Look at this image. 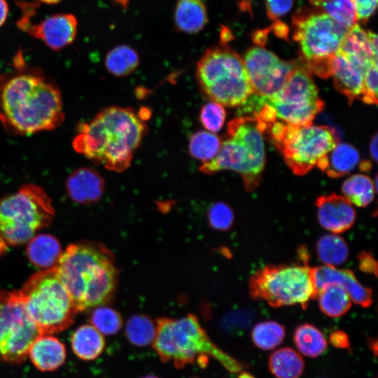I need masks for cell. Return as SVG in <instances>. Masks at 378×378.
<instances>
[{"mask_svg":"<svg viewBox=\"0 0 378 378\" xmlns=\"http://www.w3.org/2000/svg\"><path fill=\"white\" fill-rule=\"evenodd\" d=\"M90 321L100 333L106 335L118 332L122 326V318L115 310L104 306H98L92 312Z\"/></svg>","mask_w":378,"mask_h":378,"instance_id":"cell-35","label":"cell"},{"mask_svg":"<svg viewBox=\"0 0 378 378\" xmlns=\"http://www.w3.org/2000/svg\"><path fill=\"white\" fill-rule=\"evenodd\" d=\"M368 66L339 51L332 58L331 76L335 87L350 104L362 95L365 72Z\"/></svg>","mask_w":378,"mask_h":378,"instance_id":"cell-18","label":"cell"},{"mask_svg":"<svg viewBox=\"0 0 378 378\" xmlns=\"http://www.w3.org/2000/svg\"><path fill=\"white\" fill-rule=\"evenodd\" d=\"M55 210L47 193L34 184H25L0 200V254L8 246L27 243L49 226Z\"/></svg>","mask_w":378,"mask_h":378,"instance_id":"cell-7","label":"cell"},{"mask_svg":"<svg viewBox=\"0 0 378 378\" xmlns=\"http://www.w3.org/2000/svg\"><path fill=\"white\" fill-rule=\"evenodd\" d=\"M222 139L209 131H197L189 139L188 152L196 160L206 162L218 154Z\"/></svg>","mask_w":378,"mask_h":378,"instance_id":"cell-31","label":"cell"},{"mask_svg":"<svg viewBox=\"0 0 378 378\" xmlns=\"http://www.w3.org/2000/svg\"><path fill=\"white\" fill-rule=\"evenodd\" d=\"M319 260L326 265L336 267L344 263L349 257V247L344 239L336 234L321 237L316 246Z\"/></svg>","mask_w":378,"mask_h":378,"instance_id":"cell-29","label":"cell"},{"mask_svg":"<svg viewBox=\"0 0 378 378\" xmlns=\"http://www.w3.org/2000/svg\"><path fill=\"white\" fill-rule=\"evenodd\" d=\"M293 341L301 354L311 358L322 355L328 346L322 332L309 323H303L296 328Z\"/></svg>","mask_w":378,"mask_h":378,"instance_id":"cell-27","label":"cell"},{"mask_svg":"<svg viewBox=\"0 0 378 378\" xmlns=\"http://www.w3.org/2000/svg\"><path fill=\"white\" fill-rule=\"evenodd\" d=\"M152 344L162 362H172L177 368L194 363L206 367L210 357L232 373L239 372L244 368L211 341L193 314L177 319L158 318Z\"/></svg>","mask_w":378,"mask_h":378,"instance_id":"cell-4","label":"cell"},{"mask_svg":"<svg viewBox=\"0 0 378 378\" xmlns=\"http://www.w3.org/2000/svg\"><path fill=\"white\" fill-rule=\"evenodd\" d=\"M69 197L78 204L97 202L104 193V181L99 174L90 167L74 171L66 181Z\"/></svg>","mask_w":378,"mask_h":378,"instance_id":"cell-19","label":"cell"},{"mask_svg":"<svg viewBox=\"0 0 378 378\" xmlns=\"http://www.w3.org/2000/svg\"><path fill=\"white\" fill-rule=\"evenodd\" d=\"M268 365L270 372L276 378H299L304 368L301 356L288 347L274 351L270 356Z\"/></svg>","mask_w":378,"mask_h":378,"instance_id":"cell-25","label":"cell"},{"mask_svg":"<svg viewBox=\"0 0 378 378\" xmlns=\"http://www.w3.org/2000/svg\"><path fill=\"white\" fill-rule=\"evenodd\" d=\"M42 335L27 312L19 290H0V360L20 364Z\"/></svg>","mask_w":378,"mask_h":378,"instance_id":"cell-13","label":"cell"},{"mask_svg":"<svg viewBox=\"0 0 378 378\" xmlns=\"http://www.w3.org/2000/svg\"><path fill=\"white\" fill-rule=\"evenodd\" d=\"M372 180L363 174H354L346 178L342 184L344 197L351 204L360 207L368 206L374 195Z\"/></svg>","mask_w":378,"mask_h":378,"instance_id":"cell-30","label":"cell"},{"mask_svg":"<svg viewBox=\"0 0 378 378\" xmlns=\"http://www.w3.org/2000/svg\"><path fill=\"white\" fill-rule=\"evenodd\" d=\"M311 274L317 295L324 286L337 284L347 292L356 304L367 308L372 302V290L360 284L351 270L325 265L311 268Z\"/></svg>","mask_w":378,"mask_h":378,"instance_id":"cell-16","label":"cell"},{"mask_svg":"<svg viewBox=\"0 0 378 378\" xmlns=\"http://www.w3.org/2000/svg\"><path fill=\"white\" fill-rule=\"evenodd\" d=\"M293 23V38L300 46L303 66L323 78L331 76L332 58L349 29L318 9L300 10Z\"/></svg>","mask_w":378,"mask_h":378,"instance_id":"cell-9","label":"cell"},{"mask_svg":"<svg viewBox=\"0 0 378 378\" xmlns=\"http://www.w3.org/2000/svg\"><path fill=\"white\" fill-rule=\"evenodd\" d=\"M117 3L120 4L122 6H125L130 0H115Z\"/></svg>","mask_w":378,"mask_h":378,"instance_id":"cell-50","label":"cell"},{"mask_svg":"<svg viewBox=\"0 0 378 378\" xmlns=\"http://www.w3.org/2000/svg\"><path fill=\"white\" fill-rule=\"evenodd\" d=\"M317 218L320 225L328 231L341 233L354 223L356 211L352 204L344 196L332 193L316 200Z\"/></svg>","mask_w":378,"mask_h":378,"instance_id":"cell-17","label":"cell"},{"mask_svg":"<svg viewBox=\"0 0 378 378\" xmlns=\"http://www.w3.org/2000/svg\"><path fill=\"white\" fill-rule=\"evenodd\" d=\"M156 332V325L146 315L135 314L130 317L125 326V335L133 345L145 346L153 343Z\"/></svg>","mask_w":378,"mask_h":378,"instance_id":"cell-33","label":"cell"},{"mask_svg":"<svg viewBox=\"0 0 378 378\" xmlns=\"http://www.w3.org/2000/svg\"><path fill=\"white\" fill-rule=\"evenodd\" d=\"M285 335L283 325L274 321H266L254 326L251 339L258 348L267 351L279 346L284 341Z\"/></svg>","mask_w":378,"mask_h":378,"instance_id":"cell-34","label":"cell"},{"mask_svg":"<svg viewBox=\"0 0 378 378\" xmlns=\"http://www.w3.org/2000/svg\"><path fill=\"white\" fill-rule=\"evenodd\" d=\"M226 118L224 106L213 102L203 105L199 114V120L209 132H218L223 127Z\"/></svg>","mask_w":378,"mask_h":378,"instance_id":"cell-36","label":"cell"},{"mask_svg":"<svg viewBox=\"0 0 378 378\" xmlns=\"http://www.w3.org/2000/svg\"><path fill=\"white\" fill-rule=\"evenodd\" d=\"M359 268L362 272L377 276V264L373 256L365 251L358 255Z\"/></svg>","mask_w":378,"mask_h":378,"instance_id":"cell-42","label":"cell"},{"mask_svg":"<svg viewBox=\"0 0 378 378\" xmlns=\"http://www.w3.org/2000/svg\"><path fill=\"white\" fill-rule=\"evenodd\" d=\"M56 268L78 313L107 303L114 293L118 272L109 251L99 244L69 245Z\"/></svg>","mask_w":378,"mask_h":378,"instance_id":"cell-3","label":"cell"},{"mask_svg":"<svg viewBox=\"0 0 378 378\" xmlns=\"http://www.w3.org/2000/svg\"><path fill=\"white\" fill-rule=\"evenodd\" d=\"M27 246V255L34 266L43 270L55 267L62 254L59 240L49 234H39L32 237Z\"/></svg>","mask_w":378,"mask_h":378,"instance_id":"cell-21","label":"cell"},{"mask_svg":"<svg viewBox=\"0 0 378 378\" xmlns=\"http://www.w3.org/2000/svg\"><path fill=\"white\" fill-rule=\"evenodd\" d=\"M243 61L254 94L265 98L279 93L298 65L297 62L280 59L262 47L249 49Z\"/></svg>","mask_w":378,"mask_h":378,"instance_id":"cell-14","label":"cell"},{"mask_svg":"<svg viewBox=\"0 0 378 378\" xmlns=\"http://www.w3.org/2000/svg\"><path fill=\"white\" fill-rule=\"evenodd\" d=\"M294 0H266L267 16L271 20H277L285 15L292 8Z\"/></svg>","mask_w":378,"mask_h":378,"instance_id":"cell-39","label":"cell"},{"mask_svg":"<svg viewBox=\"0 0 378 378\" xmlns=\"http://www.w3.org/2000/svg\"><path fill=\"white\" fill-rule=\"evenodd\" d=\"M274 31L278 36H283L284 38L287 36L288 28L283 23L278 22L276 23Z\"/></svg>","mask_w":378,"mask_h":378,"instance_id":"cell-46","label":"cell"},{"mask_svg":"<svg viewBox=\"0 0 378 378\" xmlns=\"http://www.w3.org/2000/svg\"><path fill=\"white\" fill-rule=\"evenodd\" d=\"M176 29L186 34L202 31L208 22L206 6L202 0H178L174 12Z\"/></svg>","mask_w":378,"mask_h":378,"instance_id":"cell-22","label":"cell"},{"mask_svg":"<svg viewBox=\"0 0 378 378\" xmlns=\"http://www.w3.org/2000/svg\"><path fill=\"white\" fill-rule=\"evenodd\" d=\"M8 6L6 0H0V27L2 26L7 19Z\"/></svg>","mask_w":378,"mask_h":378,"instance_id":"cell-44","label":"cell"},{"mask_svg":"<svg viewBox=\"0 0 378 378\" xmlns=\"http://www.w3.org/2000/svg\"><path fill=\"white\" fill-rule=\"evenodd\" d=\"M104 64L111 74L122 77L136 70L139 64V57L130 46L120 45L109 50L106 55Z\"/></svg>","mask_w":378,"mask_h":378,"instance_id":"cell-28","label":"cell"},{"mask_svg":"<svg viewBox=\"0 0 378 378\" xmlns=\"http://www.w3.org/2000/svg\"><path fill=\"white\" fill-rule=\"evenodd\" d=\"M141 378H159V377L155 376V375L148 374V375L144 376V377H142Z\"/></svg>","mask_w":378,"mask_h":378,"instance_id":"cell-51","label":"cell"},{"mask_svg":"<svg viewBox=\"0 0 378 378\" xmlns=\"http://www.w3.org/2000/svg\"><path fill=\"white\" fill-rule=\"evenodd\" d=\"M71 344L76 356L83 360L90 361L102 354L105 347V340L94 326L85 324L74 332Z\"/></svg>","mask_w":378,"mask_h":378,"instance_id":"cell-24","label":"cell"},{"mask_svg":"<svg viewBox=\"0 0 378 378\" xmlns=\"http://www.w3.org/2000/svg\"><path fill=\"white\" fill-rule=\"evenodd\" d=\"M37 3H44L47 4H55L60 2L62 0H35Z\"/></svg>","mask_w":378,"mask_h":378,"instance_id":"cell-48","label":"cell"},{"mask_svg":"<svg viewBox=\"0 0 378 378\" xmlns=\"http://www.w3.org/2000/svg\"><path fill=\"white\" fill-rule=\"evenodd\" d=\"M355 8L357 20L367 21L374 13L377 0H351Z\"/></svg>","mask_w":378,"mask_h":378,"instance_id":"cell-40","label":"cell"},{"mask_svg":"<svg viewBox=\"0 0 378 378\" xmlns=\"http://www.w3.org/2000/svg\"><path fill=\"white\" fill-rule=\"evenodd\" d=\"M17 25L53 50H60L72 43L78 30L76 18L69 13L55 14L38 24L29 20Z\"/></svg>","mask_w":378,"mask_h":378,"instance_id":"cell-15","label":"cell"},{"mask_svg":"<svg viewBox=\"0 0 378 378\" xmlns=\"http://www.w3.org/2000/svg\"><path fill=\"white\" fill-rule=\"evenodd\" d=\"M370 151L372 159L374 161L377 160L378 155V137L376 134L372 139L370 144Z\"/></svg>","mask_w":378,"mask_h":378,"instance_id":"cell-45","label":"cell"},{"mask_svg":"<svg viewBox=\"0 0 378 378\" xmlns=\"http://www.w3.org/2000/svg\"><path fill=\"white\" fill-rule=\"evenodd\" d=\"M267 132L281 152L285 162L298 176L309 172L337 145L332 130L312 124L297 126L276 120L267 125Z\"/></svg>","mask_w":378,"mask_h":378,"instance_id":"cell-10","label":"cell"},{"mask_svg":"<svg viewBox=\"0 0 378 378\" xmlns=\"http://www.w3.org/2000/svg\"><path fill=\"white\" fill-rule=\"evenodd\" d=\"M360 161L358 150L346 144H337L335 147L318 164L317 167L330 177L335 178L353 171Z\"/></svg>","mask_w":378,"mask_h":378,"instance_id":"cell-23","label":"cell"},{"mask_svg":"<svg viewBox=\"0 0 378 378\" xmlns=\"http://www.w3.org/2000/svg\"><path fill=\"white\" fill-rule=\"evenodd\" d=\"M238 378H255L251 374L247 372H241L238 375Z\"/></svg>","mask_w":378,"mask_h":378,"instance_id":"cell-49","label":"cell"},{"mask_svg":"<svg viewBox=\"0 0 378 378\" xmlns=\"http://www.w3.org/2000/svg\"><path fill=\"white\" fill-rule=\"evenodd\" d=\"M316 298L321 311L330 317H340L351 307L350 296L342 287L337 284L324 286L318 291Z\"/></svg>","mask_w":378,"mask_h":378,"instance_id":"cell-26","label":"cell"},{"mask_svg":"<svg viewBox=\"0 0 378 378\" xmlns=\"http://www.w3.org/2000/svg\"><path fill=\"white\" fill-rule=\"evenodd\" d=\"M28 356L39 370L53 371L65 362L66 348L57 337L42 334L30 346Z\"/></svg>","mask_w":378,"mask_h":378,"instance_id":"cell-20","label":"cell"},{"mask_svg":"<svg viewBox=\"0 0 378 378\" xmlns=\"http://www.w3.org/2000/svg\"><path fill=\"white\" fill-rule=\"evenodd\" d=\"M265 164L262 134L252 116H239L227 125V133L214 158L204 162L201 172L211 174L222 170L237 172L247 191L260 183Z\"/></svg>","mask_w":378,"mask_h":378,"instance_id":"cell-5","label":"cell"},{"mask_svg":"<svg viewBox=\"0 0 378 378\" xmlns=\"http://www.w3.org/2000/svg\"><path fill=\"white\" fill-rule=\"evenodd\" d=\"M249 294L279 307L300 304L305 309L316 298L311 268L304 265H268L256 271L249 279Z\"/></svg>","mask_w":378,"mask_h":378,"instance_id":"cell-11","label":"cell"},{"mask_svg":"<svg viewBox=\"0 0 378 378\" xmlns=\"http://www.w3.org/2000/svg\"><path fill=\"white\" fill-rule=\"evenodd\" d=\"M319 10L329 15L343 27L350 29L357 21L351 0H309Z\"/></svg>","mask_w":378,"mask_h":378,"instance_id":"cell-32","label":"cell"},{"mask_svg":"<svg viewBox=\"0 0 378 378\" xmlns=\"http://www.w3.org/2000/svg\"><path fill=\"white\" fill-rule=\"evenodd\" d=\"M208 218L211 227L220 230H228L234 220L232 209L223 202L213 204L209 211Z\"/></svg>","mask_w":378,"mask_h":378,"instance_id":"cell-37","label":"cell"},{"mask_svg":"<svg viewBox=\"0 0 378 378\" xmlns=\"http://www.w3.org/2000/svg\"><path fill=\"white\" fill-rule=\"evenodd\" d=\"M369 345L370 349L374 353V356H377V341L376 339H369Z\"/></svg>","mask_w":378,"mask_h":378,"instance_id":"cell-47","label":"cell"},{"mask_svg":"<svg viewBox=\"0 0 378 378\" xmlns=\"http://www.w3.org/2000/svg\"><path fill=\"white\" fill-rule=\"evenodd\" d=\"M329 341L336 348L351 350L349 337L342 330L332 332L329 336Z\"/></svg>","mask_w":378,"mask_h":378,"instance_id":"cell-43","label":"cell"},{"mask_svg":"<svg viewBox=\"0 0 378 378\" xmlns=\"http://www.w3.org/2000/svg\"><path fill=\"white\" fill-rule=\"evenodd\" d=\"M146 132L144 119L132 108L109 106L78 125L72 145L94 163L121 172L131 164Z\"/></svg>","mask_w":378,"mask_h":378,"instance_id":"cell-2","label":"cell"},{"mask_svg":"<svg viewBox=\"0 0 378 378\" xmlns=\"http://www.w3.org/2000/svg\"><path fill=\"white\" fill-rule=\"evenodd\" d=\"M377 63H371L364 76L363 89L360 99L368 104H377Z\"/></svg>","mask_w":378,"mask_h":378,"instance_id":"cell-38","label":"cell"},{"mask_svg":"<svg viewBox=\"0 0 378 378\" xmlns=\"http://www.w3.org/2000/svg\"><path fill=\"white\" fill-rule=\"evenodd\" d=\"M19 293L41 334L66 329L78 313L56 267L33 274Z\"/></svg>","mask_w":378,"mask_h":378,"instance_id":"cell-8","label":"cell"},{"mask_svg":"<svg viewBox=\"0 0 378 378\" xmlns=\"http://www.w3.org/2000/svg\"><path fill=\"white\" fill-rule=\"evenodd\" d=\"M0 75V122L11 135L52 130L64 120L61 92L41 70L26 64L22 52Z\"/></svg>","mask_w":378,"mask_h":378,"instance_id":"cell-1","label":"cell"},{"mask_svg":"<svg viewBox=\"0 0 378 378\" xmlns=\"http://www.w3.org/2000/svg\"><path fill=\"white\" fill-rule=\"evenodd\" d=\"M253 315L250 312H240L225 321V327L230 330L244 329L248 328L251 323Z\"/></svg>","mask_w":378,"mask_h":378,"instance_id":"cell-41","label":"cell"},{"mask_svg":"<svg viewBox=\"0 0 378 378\" xmlns=\"http://www.w3.org/2000/svg\"><path fill=\"white\" fill-rule=\"evenodd\" d=\"M260 98L273 108L278 120L297 126L312 124L324 106L309 72L299 63L279 93Z\"/></svg>","mask_w":378,"mask_h":378,"instance_id":"cell-12","label":"cell"},{"mask_svg":"<svg viewBox=\"0 0 378 378\" xmlns=\"http://www.w3.org/2000/svg\"><path fill=\"white\" fill-rule=\"evenodd\" d=\"M195 75L204 95L223 106H241L254 93L243 59L225 43L205 51Z\"/></svg>","mask_w":378,"mask_h":378,"instance_id":"cell-6","label":"cell"}]
</instances>
